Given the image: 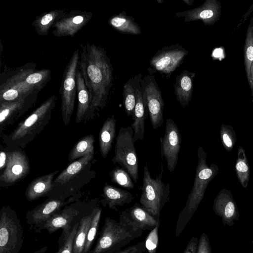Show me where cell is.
Segmentation results:
<instances>
[{
    "label": "cell",
    "mask_w": 253,
    "mask_h": 253,
    "mask_svg": "<svg viewBox=\"0 0 253 253\" xmlns=\"http://www.w3.org/2000/svg\"><path fill=\"white\" fill-rule=\"evenodd\" d=\"M90 96L93 110L103 109L113 84V68L106 51L93 43H82L78 65Z\"/></svg>",
    "instance_id": "cell-1"
},
{
    "label": "cell",
    "mask_w": 253,
    "mask_h": 253,
    "mask_svg": "<svg viewBox=\"0 0 253 253\" xmlns=\"http://www.w3.org/2000/svg\"><path fill=\"white\" fill-rule=\"evenodd\" d=\"M57 97L53 95L41 104L9 134H3V142L12 148H24L47 125L56 106Z\"/></svg>",
    "instance_id": "cell-2"
},
{
    "label": "cell",
    "mask_w": 253,
    "mask_h": 253,
    "mask_svg": "<svg viewBox=\"0 0 253 253\" xmlns=\"http://www.w3.org/2000/svg\"><path fill=\"white\" fill-rule=\"evenodd\" d=\"M198 162L194 183L188 196L186 204L180 212L175 227V235L178 237L196 211L203 199L210 182L218 172V167L207 163V154L204 148H197Z\"/></svg>",
    "instance_id": "cell-3"
},
{
    "label": "cell",
    "mask_w": 253,
    "mask_h": 253,
    "mask_svg": "<svg viewBox=\"0 0 253 253\" xmlns=\"http://www.w3.org/2000/svg\"><path fill=\"white\" fill-rule=\"evenodd\" d=\"M143 231L120 220L107 217L95 247L89 253H116L140 237Z\"/></svg>",
    "instance_id": "cell-4"
},
{
    "label": "cell",
    "mask_w": 253,
    "mask_h": 253,
    "mask_svg": "<svg viewBox=\"0 0 253 253\" xmlns=\"http://www.w3.org/2000/svg\"><path fill=\"white\" fill-rule=\"evenodd\" d=\"M163 172L162 163L160 173L153 178L146 164L144 168L142 193L139 200L142 207L158 220H160L163 207L169 200L170 192L169 184H166L162 181Z\"/></svg>",
    "instance_id": "cell-5"
},
{
    "label": "cell",
    "mask_w": 253,
    "mask_h": 253,
    "mask_svg": "<svg viewBox=\"0 0 253 253\" xmlns=\"http://www.w3.org/2000/svg\"><path fill=\"white\" fill-rule=\"evenodd\" d=\"M131 126H122L116 138L115 155L112 161L118 164L130 176L135 183L139 179L138 161Z\"/></svg>",
    "instance_id": "cell-6"
},
{
    "label": "cell",
    "mask_w": 253,
    "mask_h": 253,
    "mask_svg": "<svg viewBox=\"0 0 253 253\" xmlns=\"http://www.w3.org/2000/svg\"><path fill=\"white\" fill-rule=\"evenodd\" d=\"M23 231L16 212L8 206L0 211V253H19Z\"/></svg>",
    "instance_id": "cell-7"
},
{
    "label": "cell",
    "mask_w": 253,
    "mask_h": 253,
    "mask_svg": "<svg viewBox=\"0 0 253 253\" xmlns=\"http://www.w3.org/2000/svg\"><path fill=\"white\" fill-rule=\"evenodd\" d=\"M80 58V50H75L66 65L60 88L63 122L68 126L74 111L77 93L76 72Z\"/></svg>",
    "instance_id": "cell-8"
},
{
    "label": "cell",
    "mask_w": 253,
    "mask_h": 253,
    "mask_svg": "<svg viewBox=\"0 0 253 253\" xmlns=\"http://www.w3.org/2000/svg\"><path fill=\"white\" fill-rule=\"evenodd\" d=\"M36 64L29 63L23 66L1 74L0 78V102L12 101L19 99L36 90L27 85L24 78L36 69Z\"/></svg>",
    "instance_id": "cell-9"
},
{
    "label": "cell",
    "mask_w": 253,
    "mask_h": 253,
    "mask_svg": "<svg viewBox=\"0 0 253 253\" xmlns=\"http://www.w3.org/2000/svg\"><path fill=\"white\" fill-rule=\"evenodd\" d=\"M141 85L151 125L154 129H157L162 126L164 122L165 103L161 89L155 76L150 74L142 79Z\"/></svg>",
    "instance_id": "cell-10"
},
{
    "label": "cell",
    "mask_w": 253,
    "mask_h": 253,
    "mask_svg": "<svg viewBox=\"0 0 253 253\" xmlns=\"http://www.w3.org/2000/svg\"><path fill=\"white\" fill-rule=\"evenodd\" d=\"M188 51L178 43L162 47L151 58L152 73L158 72L170 76L182 63Z\"/></svg>",
    "instance_id": "cell-11"
},
{
    "label": "cell",
    "mask_w": 253,
    "mask_h": 253,
    "mask_svg": "<svg viewBox=\"0 0 253 253\" xmlns=\"http://www.w3.org/2000/svg\"><path fill=\"white\" fill-rule=\"evenodd\" d=\"M30 169L28 158L19 149L8 151L6 167L0 175V186L15 184L25 177Z\"/></svg>",
    "instance_id": "cell-12"
},
{
    "label": "cell",
    "mask_w": 253,
    "mask_h": 253,
    "mask_svg": "<svg viewBox=\"0 0 253 253\" xmlns=\"http://www.w3.org/2000/svg\"><path fill=\"white\" fill-rule=\"evenodd\" d=\"M41 90H36L12 101L0 102V134L26 113L36 102Z\"/></svg>",
    "instance_id": "cell-13"
},
{
    "label": "cell",
    "mask_w": 253,
    "mask_h": 253,
    "mask_svg": "<svg viewBox=\"0 0 253 253\" xmlns=\"http://www.w3.org/2000/svg\"><path fill=\"white\" fill-rule=\"evenodd\" d=\"M161 158L164 157L167 168L169 172L175 169L178 159L181 144L180 130L171 119H168L166 123L165 134L160 138Z\"/></svg>",
    "instance_id": "cell-14"
},
{
    "label": "cell",
    "mask_w": 253,
    "mask_h": 253,
    "mask_svg": "<svg viewBox=\"0 0 253 253\" xmlns=\"http://www.w3.org/2000/svg\"><path fill=\"white\" fill-rule=\"evenodd\" d=\"M91 11L73 10L66 13L53 26L52 34L55 37H74L91 20Z\"/></svg>",
    "instance_id": "cell-15"
},
{
    "label": "cell",
    "mask_w": 253,
    "mask_h": 253,
    "mask_svg": "<svg viewBox=\"0 0 253 253\" xmlns=\"http://www.w3.org/2000/svg\"><path fill=\"white\" fill-rule=\"evenodd\" d=\"M221 5L217 0H206L200 6L189 10L177 12L176 17H183L184 21H202L205 25H212L221 15Z\"/></svg>",
    "instance_id": "cell-16"
},
{
    "label": "cell",
    "mask_w": 253,
    "mask_h": 253,
    "mask_svg": "<svg viewBox=\"0 0 253 253\" xmlns=\"http://www.w3.org/2000/svg\"><path fill=\"white\" fill-rule=\"evenodd\" d=\"M70 201L56 199L46 200L27 212V223L36 231H40L44 223L55 213L60 211L62 208Z\"/></svg>",
    "instance_id": "cell-17"
},
{
    "label": "cell",
    "mask_w": 253,
    "mask_h": 253,
    "mask_svg": "<svg viewBox=\"0 0 253 253\" xmlns=\"http://www.w3.org/2000/svg\"><path fill=\"white\" fill-rule=\"evenodd\" d=\"M213 210L219 216L224 226H233L235 221L239 220L240 214L237 205L230 191L221 189L215 198Z\"/></svg>",
    "instance_id": "cell-18"
},
{
    "label": "cell",
    "mask_w": 253,
    "mask_h": 253,
    "mask_svg": "<svg viewBox=\"0 0 253 253\" xmlns=\"http://www.w3.org/2000/svg\"><path fill=\"white\" fill-rule=\"evenodd\" d=\"M119 220L143 231H151L160 223V220L153 217L138 203L123 211Z\"/></svg>",
    "instance_id": "cell-19"
},
{
    "label": "cell",
    "mask_w": 253,
    "mask_h": 253,
    "mask_svg": "<svg viewBox=\"0 0 253 253\" xmlns=\"http://www.w3.org/2000/svg\"><path fill=\"white\" fill-rule=\"evenodd\" d=\"M135 78L136 99L134 114L132 116V119L134 122L131 124V126L134 130L133 140L134 142L138 140H142L144 139L145 121L148 114L141 85V74L135 75Z\"/></svg>",
    "instance_id": "cell-20"
},
{
    "label": "cell",
    "mask_w": 253,
    "mask_h": 253,
    "mask_svg": "<svg viewBox=\"0 0 253 253\" xmlns=\"http://www.w3.org/2000/svg\"><path fill=\"white\" fill-rule=\"evenodd\" d=\"M79 214L80 211L77 209L71 207H66L48 219L42 230L45 229L51 234L61 228V235H67L71 231L75 224L73 223Z\"/></svg>",
    "instance_id": "cell-21"
},
{
    "label": "cell",
    "mask_w": 253,
    "mask_h": 253,
    "mask_svg": "<svg viewBox=\"0 0 253 253\" xmlns=\"http://www.w3.org/2000/svg\"><path fill=\"white\" fill-rule=\"evenodd\" d=\"M77 93L78 105L76 115V122L80 123L92 119L95 115L91 103L90 94L87 89L82 74L77 68L76 72Z\"/></svg>",
    "instance_id": "cell-22"
},
{
    "label": "cell",
    "mask_w": 253,
    "mask_h": 253,
    "mask_svg": "<svg viewBox=\"0 0 253 253\" xmlns=\"http://www.w3.org/2000/svg\"><path fill=\"white\" fill-rule=\"evenodd\" d=\"M103 199L101 203L104 207L118 211L117 207L130 203L134 199L133 195L127 190L117 188L105 183L103 188Z\"/></svg>",
    "instance_id": "cell-23"
},
{
    "label": "cell",
    "mask_w": 253,
    "mask_h": 253,
    "mask_svg": "<svg viewBox=\"0 0 253 253\" xmlns=\"http://www.w3.org/2000/svg\"><path fill=\"white\" fill-rule=\"evenodd\" d=\"M195 75V73L185 70L176 77L174 94L177 100L183 108L188 106L192 99Z\"/></svg>",
    "instance_id": "cell-24"
},
{
    "label": "cell",
    "mask_w": 253,
    "mask_h": 253,
    "mask_svg": "<svg viewBox=\"0 0 253 253\" xmlns=\"http://www.w3.org/2000/svg\"><path fill=\"white\" fill-rule=\"evenodd\" d=\"M58 172V170L55 171L39 176L32 181L25 191L27 199L33 201L46 195L54 187L53 178Z\"/></svg>",
    "instance_id": "cell-25"
},
{
    "label": "cell",
    "mask_w": 253,
    "mask_h": 253,
    "mask_svg": "<svg viewBox=\"0 0 253 253\" xmlns=\"http://www.w3.org/2000/svg\"><path fill=\"white\" fill-rule=\"evenodd\" d=\"M116 121L112 115L102 125L99 134V146L101 156L105 159L112 147L116 136Z\"/></svg>",
    "instance_id": "cell-26"
},
{
    "label": "cell",
    "mask_w": 253,
    "mask_h": 253,
    "mask_svg": "<svg viewBox=\"0 0 253 253\" xmlns=\"http://www.w3.org/2000/svg\"><path fill=\"white\" fill-rule=\"evenodd\" d=\"M64 9H54L37 16L31 23L35 31L40 36L48 35L49 30L65 13Z\"/></svg>",
    "instance_id": "cell-27"
},
{
    "label": "cell",
    "mask_w": 253,
    "mask_h": 253,
    "mask_svg": "<svg viewBox=\"0 0 253 253\" xmlns=\"http://www.w3.org/2000/svg\"><path fill=\"white\" fill-rule=\"evenodd\" d=\"M108 24L121 33L134 35L141 33V28L135 22L134 18L127 15L125 11L111 16L108 19Z\"/></svg>",
    "instance_id": "cell-28"
},
{
    "label": "cell",
    "mask_w": 253,
    "mask_h": 253,
    "mask_svg": "<svg viewBox=\"0 0 253 253\" xmlns=\"http://www.w3.org/2000/svg\"><path fill=\"white\" fill-rule=\"evenodd\" d=\"M93 156V154L87 155L72 162L54 180V186L65 184L75 178L90 163Z\"/></svg>",
    "instance_id": "cell-29"
},
{
    "label": "cell",
    "mask_w": 253,
    "mask_h": 253,
    "mask_svg": "<svg viewBox=\"0 0 253 253\" xmlns=\"http://www.w3.org/2000/svg\"><path fill=\"white\" fill-rule=\"evenodd\" d=\"M94 138L92 134L84 136L81 138L71 150L68 160L70 162L80 159L86 155L94 154Z\"/></svg>",
    "instance_id": "cell-30"
},
{
    "label": "cell",
    "mask_w": 253,
    "mask_h": 253,
    "mask_svg": "<svg viewBox=\"0 0 253 253\" xmlns=\"http://www.w3.org/2000/svg\"><path fill=\"white\" fill-rule=\"evenodd\" d=\"M235 168L239 181L243 188H246L250 178V167L246 151L241 145L239 147L238 149Z\"/></svg>",
    "instance_id": "cell-31"
},
{
    "label": "cell",
    "mask_w": 253,
    "mask_h": 253,
    "mask_svg": "<svg viewBox=\"0 0 253 253\" xmlns=\"http://www.w3.org/2000/svg\"><path fill=\"white\" fill-rule=\"evenodd\" d=\"M92 211L89 214L80 218L79 225L75 236L72 253H84L87 231L91 223Z\"/></svg>",
    "instance_id": "cell-32"
},
{
    "label": "cell",
    "mask_w": 253,
    "mask_h": 253,
    "mask_svg": "<svg viewBox=\"0 0 253 253\" xmlns=\"http://www.w3.org/2000/svg\"><path fill=\"white\" fill-rule=\"evenodd\" d=\"M243 50L245 73L249 84L250 70L253 63V16L247 27Z\"/></svg>",
    "instance_id": "cell-33"
},
{
    "label": "cell",
    "mask_w": 253,
    "mask_h": 253,
    "mask_svg": "<svg viewBox=\"0 0 253 253\" xmlns=\"http://www.w3.org/2000/svg\"><path fill=\"white\" fill-rule=\"evenodd\" d=\"M51 71L48 69L34 70L24 79V82L31 87L42 90L51 79Z\"/></svg>",
    "instance_id": "cell-34"
},
{
    "label": "cell",
    "mask_w": 253,
    "mask_h": 253,
    "mask_svg": "<svg viewBox=\"0 0 253 253\" xmlns=\"http://www.w3.org/2000/svg\"><path fill=\"white\" fill-rule=\"evenodd\" d=\"M135 76L130 78L124 84L123 102L126 113L128 117L133 116L136 103Z\"/></svg>",
    "instance_id": "cell-35"
},
{
    "label": "cell",
    "mask_w": 253,
    "mask_h": 253,
    "mask_svg": "<svg viewBox=\"0 0 253 253\" xmlns=\"http://www.w3.org/2000/svg\"><path fill=\"white\" fill-rule=\"evenodd\" d=\"M102 210L95 208L92 210L91 223L87 231L84 253H89L94 242L98 229Z\"/></svg>",
    "instance_id": "cell-36"
},
{
    "label": "cell",
    "mask_w": 253,
    "mask_h": 253,
    "mask_svg": "<svg viewBox=\"0 0 253 253\" xmlns=\"http://www.w3.org/2000/svg\"><path fill=\"white\" fill-rule=\"evenodd\" d=\"M111 181L124 188L133 189L134 184L129 174L123 168L117 167L109 173Z\"/></svg>",
    "instance_id": "cell-37"
},
{
    "label": "cell",
    "mask_w": 253,
    "mask_h": 253,
    "mask_svg": "<svg viewBox=\"0 0 253 253\" xmlns=\"http://www.w3.org/2000/svg\"><path fill=\"white\" fill-rule=\"evenodd\" d=\"M219 132L223 147L228 152H230L233 149L236 141V133L233 127L231 125L222 124Z\"/></svg>",
    "instance_id": "cell-38"
},
{
    "label": "cell",
    "mask_w": 253,
    "mask_h": 253,
    "mask_svg": "<svg viewBox=\"0 0 253 253\" xmlns=\"http://www.w3.org/2000/svg\"><path fill=\"white\" fill-rule=\"evenodd\" d=\"M80 219L75 223L68 235H61L59 240V248L55 253H72L74 239L78 230Z\"/></svg>",
    "instance_id": "cell-39"
},
{
    "label": "cell",
    "mask_w": 253,
    "mask_h": 253,
    "mask_svg": "<svg viewBox=\"0 0 253 253\" xmlns=\"http://www.w3.org/2000/svg\"><path fill=\"white\" fill-rule=\"evenodd\" d=\"M160 226V223L151 230L146 237L145 245L146 249L148 251V253H156L158 246V231Z\"/></svg>",
    "instance_id": "cell-40"
},
{
    "label": "cell",
    "mask_w": 253,
    "mask_h": 253,
    "mask_svg": "<svg viewBox=\"0 0 253 253\" xmlns=\"http://www.w3.org/2000/svg\"><path fill=\"white\" fill-rule=\"evenodd\" d=\"M197 253H211L209 238L205 233H203L198 241Z\"/></svg>",
    "instance_id": "cell-41"
},
{
    "label": "cell",
    "mask_w": 253,
    "mask_h": 253,
    "mask_svg": "<svg viewBox=\"0 0 253 253\" xmlns=\"http://www.w3.org/2000/svg\"><path fill=\"white\" fill-rule=\"evenodd\" d=\"M145 249L144 242H141L135 245L128 247L116 253H143Z\"/></svg>",
    "instance_id": "cell-42"
},
{
    "label": "cell",
    "mask_w": 253,
    "mask_h": 253,
    "mask_svg": "<svg viewBox=\"0 0 253 253\" xmlns=\"http://www.w3.org/2000/svg\"><path fill=\"white\" fill-rule=\"evenodd\" d=\"M198 241L197 237H192L187 245L183 253H197Z\"/></svg>",
    "instance_id": "cell-43"
},
{
    "label": "cell",
    "mask_w": 253,
    "mask_h": 253,
    "mask_svg": "<svg viewBox=\"0 0 253 253\" xmlns=\"http://www.w3.org/2000/svg\"><path fill=\"white\" fill-rule=\"evenodd\" d=\"M8 151L1 149L0 151V170L5 169L8 159Z\"/></svg>",
    "instance_id": "cell-44"
},
{
    "label": "cell",
    "mask_w": 253,
    "mask_h": 253,
    "mask_svg": "<svg viewBox=\"0 0 253 253\" xmlns=\"http://www.w3.org/2000/svg\"><path fill=\"white\" fill-rule=\"evenodd\" d=\"M249 87L251 90L252 96L253 97L252 103L253 104V63L252 64L250 70V83L249 84Z\"/></svg>",
    "instance_id": "cell-45"
},
{
    "label": "cell",
    "mask_w": 253,
    "mask_h": 253,
    "mask_svg": "<svg viewBox=\"0 0 253 253\" xmlns=\"http://www.w3.org/2000/svg\"><path fill=\"white\" fill-rule=\"evenodd\" d=\"M183 1L187 5L191 6L194 2V0H183Z\"/></svg>",
    "instance_id": "cell-46"
},
{
    "label": "cell",
    "mask_w": 253,
    "mask_h": 253,
    "mask_svg": "<svg viewBox=\"0 0 253 253\" xmlns=\"http://www.w3.org/2000/svg\"><path fill=\"white\" fill-rule=\"evenodd\" d=\"M157 1L159 3H162L164 2V1L163 0H157Z\"/></svg>",
    "instance_id": "cell-47"
},
{
    "label": "cell",
    "mask_w": 253,
    "mask_h": 253,
    "mask_svg": "<svg viewBox=\"0 0 253 253\" xmlns=\"http://www.w3.org/2000/svg\"><path fill=\"white\" fill-rule=\"evenodd\" d=\"M252 244H253V240H252ZM252 253H253V251Z\"/></svg>",
    "instance_id": "cell-48"
}]
</instances>
